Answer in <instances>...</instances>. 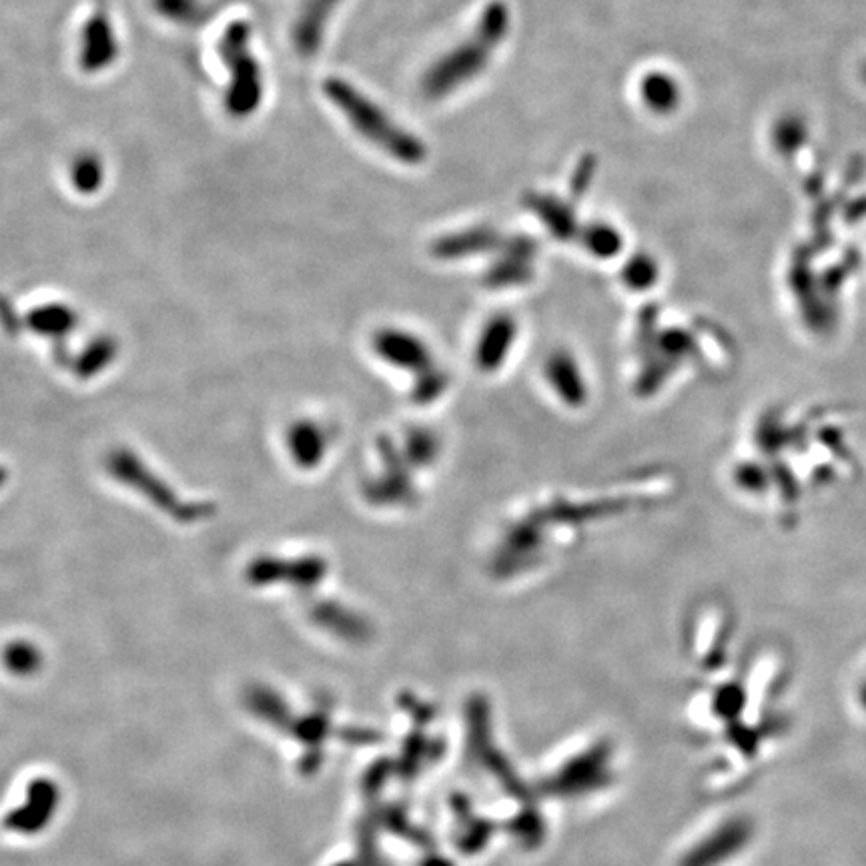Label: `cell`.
Instances as JSON below:
<instances>
[{
	"label": "cell",
	"mask_w": 866,
	"mask_h": 866,
	"mask_svg": "<svg viewBox=\"0 0 866 866\" xmlns=\"http://www.w3.org/2000/svg\"><path fill=\"white\" fill-rule=\"evenodd\" d=\"M323 93L327 100L339 109L347 122L361 134L367 143L381 153L396 159L403 165H420L427 156V149L420 137L405 131L393 121L378 102L366 97L361 90L349 85L345 78L329 77L323 80Z\"/></svg>",
	"instance_id": "2"
},
{
	"label": "cell",
	"mask_w": 866,
	"mask_h": 866,
	"mask_svg": "<svg viewBox=\"0 0 866 866\" xmlns=\"http://www.w3.org/2000/svg\"><path fill=\"white\" fill-rule=\"evenodd\" d=\"M594 167H596V161H594L592 156H586V159L580 161L576 173H574V178H572V191H574V195H576V193L577 195L584 193L586 185L589 183V178L594 175Z\"/></svg>",
	"instance_id": "5"
},
{
	"label": "cell",
	"mask_w": 866,
	"mask_h": 866,
	"mask_svg": "<svg viewBox=\"0 0 866 866\" xmlns=\"http://www.w3.org/2000/svg\"><path fill=\"white\" fill-rule=\"evenodd\" d=\"M247 26L237 24L229 33L227 55L235 65V87L231 90V107L237 115H249L261 100V75L256 61L247 51Z\"/></svg>",
	"instance_id": "3"
},
{
	"label": "cell",
	"mask_w": 866,
	"mask_h": 866,
	"mask_svg": "<svg viewBox=\"0 0 866 866\" xmlns=\"http://www.w3.org/2000/svg\"><path fill=\"white\" fill-rule=\"evenodd\" d=\"M510 9L504 0H491L479 14L474 31L462 43L440 56L422 78L425 99L442 100L469 85L489 67L510 33Z\"/></svg>",
	"instance_id": "1"
},
{
	"label": "cell",
	"mask_w": 866,
	"mask_h": 866,
	"mask_svg": "<svg viewBox=\"0 0 866 866\" xmlns=\"http://www.w3.org/2000/svg\"><path fill=\"white\" fill-rule=\"evenodd\" d=\"M342 0H303L297 21L293 26V43L301 56L320 53L325 41L327 24Z\"/></svg>",
	"instance_id": "4"
}]
</instances>
